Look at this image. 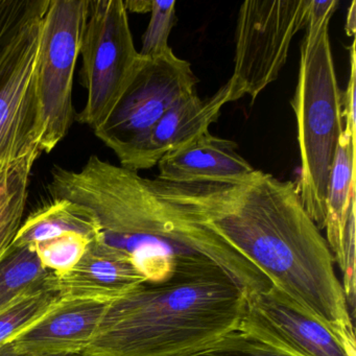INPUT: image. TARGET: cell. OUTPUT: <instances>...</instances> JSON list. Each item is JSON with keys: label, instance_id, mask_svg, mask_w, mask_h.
<instances>
[{"label": "cell", "instance_id": "1", "mask_svg": "<svg viewBox=\"0 0 356 356\" xmlns=\"http://www.w3.org/2000/svg\"><path fill=\"white\" fill-rule=\"evenodd\" d=\"M49 191L90 209L99 241L128 256L147 282L177 273L222 268L248 295L272 286L268 279L202 222L177 183L143 178L92 155L79 170H51Z\"/></svg>", "mask_w": 356, "mask_h": 356}, {"label": "cell", "instance_id": "2", "mask_svg": "<svg viewBox=\"0 0 356 356\" xmlns=\"http://www.w3.org/2000/svg\"><path fill=\"white\" fill-rule=\"evenodd\" d=\"M179 185L204 224L274 286L356 346L334 258L297 185L257 170L238 184Z\"/></svg>", "mask_w": 356, "mask_h": 356}, {"label": "cell", "instance_id": "3", "mask_svg": "<svg viewBox=\"0 0 356 356\" xmlns=\"http://www.w3.org/2000/svg\"><path fill=\"white\" fill-rule=\"evenodd\" d=\"M247 293L222 268L145 282L108 303L81 356H193L238 328Z\"/></svg>", "mask_w": 356, "mask_h": 356}, {"label": "cell", "instance_id": "4", "mask_svg": "<svg viewBox=\"0 0 356 356\" xmlns=\"http://www.w3.org/2000/svg\"><path fill=\"white\" fill-rule=\"evenodd\" d=\"M337 7V0H312L291 102L301 158L297 188L306 212L320 230L326 220L329 174L343 132L341 91L329 36V24Z\"/></svg>", "mask_w": 356, "mask_h": 356}, {"label": "cell", "instance_id": "5", "mask_svg": "<svg viewBox=\"0 0 356 356\" xmlns=\"http://www.w3.org/2000/svg\"><path fill=\"white\" fill-rule=\"evenodd\" d=\"M49 0H0V163L39 151L38 63Z\"/></svg>", "mask_w": 356, "mask_h": 356}, {"label": "cell", "instance_id": "6", "mask_svg": "<svg viewBox=\"0 0 356 356\" xmlns=\"http://www.w3.org/2000/svg\"><path fill=\"white\" fill-rule=\"evenodd\" d=\"M80 56L87 101L76 120L95 130L111 115L143 62L122 0H90Z\"/></svg>", "mask_w": 356, "mask_h": 356}, {"label": "cell", "instance_id": "7", "mask_svg": "<svg viewBox=\"0 0 356 356\" xmlns=\"http://www.w3.org/2000/svg\"><path fill=\"white\" fill-rule=\"evenodd\" d=\"M90 0H49L38 63L39 151L51 153L74 120L72 87Z\"/></svg>", "mask_w": 356, "mask_h": 356}, {"label": "cell", "instance_id": "8", "mask_svg": "<svg viewBox=\"0 0 356 356\" xmlns=\"http://www.w3.org/2000/svg\"><path fill=\"white\" fill-rule=\"evenodd\" d=\"M312 0H247L239 8L230 80L252 103L279 78L293 37L306 29Z\"/></svg>", "mask_w": 356, "mask_h": 356}, {"label": "cell", "instance_id": "9", "mask_svg": "<svg viewBox=\"0 0 356 356\" xmlns=\"http://www.w3.org/2000/svg\"><path fill=\"white\" fill-rule=\"evenodd\" d=\"M197 82L191 63L172 49L159 57L143 58L120 103L93 133L120 157L140 143L175 104L195 93Z\"/></svg>", "mask_w": 356, "mask_h": 356}, {"label": "cell", "instance_id": "10", "mask_svg": "<svg viewBox=\"0 0 356 356\" xmlns=\"http://www.w3.org/2000/svg\"><path fill=\"white\" fill-rule=\"evenodd\" d=\"M238 329L291 356H356L355 346L274 285L247 296Z\"/></svg>", "mask_w": 356, "mask_h": 356}, {"label": "cell", "instance_id": "11", "mask_svg": "<svg viewBox=\"0 0 356 356\" xmlns=\"http://www.w3.org/2000/svg\"><path fill=\"white\" fill-rule=\"evenodd\" d=\"M236 85L229 80L212 97L202 99L197 92L175 104L140 143L122 154L120 166L138 172L157 165L168 152L186 145L209 131L227 104L243 99Z\"/></svg>", "mask_w": 356, "mask_h": 356}, {"label": "cell", "instance_id": "12", "mask_svg": "<svg viewBox=\"0 0 356 356\" xmlns=\"http://www.w3.org/2000/svg\"><path fill=\"white\" fill-rule=\"evenodd\" d=\"M157 165L158 179L178 184H238L256 170L237 153L234 141L209 131L168 152Z\"/></svg>", "mask_w": 356, "mask_h": 356}, {"label": "cell", "instance_id": "13", "mask_svg": "<svg viewBox=\"0 0 356 356\" xmlns=\"http://www.w3.org/2000/svg\"><path fill=\"white\" fill-rule=\"evenodd\" d=\"M109 302L61 301L38 323L13 339L20 351L40 355H82L97 334Z\"/></svg>", "mask_w": 356, "mask_h": 356}, {"label": "cell", "instance_id": "14", "mask_svg": "<svg viewBox=\"0 0 356 356\" xmlns=\"http://www.w3.org/2000/svg\"><path fill=\"white\" fill-rule=\"evenodd\" d=\"M56 275L61 299L111 302L147 282L128 256L95 239L80 261Z\"/></svg>", "mask_w": 356, "mask_h": 356}, {"label": "cell", "instance_id": "15", "mask_svg": "<svg viewBox=\"0 0 356 356\" xmlns=\"http://www.w3.org/2000/svg\"><path fill=\"white\" fill-rule=\"evenodd\" d=\"M355 135L343 130L329 174L326 197V241L334 261L343 257V234L350 212L355 209Z\"/></svg>", "mask_w": 356, "mask_h": 356}, {"label": "cell", "instance_id": "16", "mask_svg": "<svg viewBox=\"0 0 356 356\" xmlns=\"http://www.w3.org/2000/svg\"><path fill=\"white\" fill-rule=\"evenodd\" d=\"M70 232L95 241L101 236V227L93 212L85 206L65 199L54 200L22 222L12 245L32 247Z\"/></svg>", "mask_w": 356, "mask_h": 356}, {"label": "cell", "instance_id": "17", "mask_svg": "<svg viewBox=\"0 0 356 356\" xmlns=\"http://www.w3.org/2000/svg\"><path fill=\"white\" fill-rule=\"evenodd\" d=\"M40 153L0 163V260L11 248L28 204L31 175Z\"/></svg>", "mask_w": 356, "mask_h": 356}, {"label": "cell", "instance_id": "18", "mask_svg": "<svg viewBox=\"0 0 356 356\" xmlns=\"http://www.w3.org/2000/svg\"><path fill=\"white\" fill-rule=\"evenodd\" d=\"M55 283V273L43 266L33 248L11 245L0 260V310L24 293Z\"/></svg>", "mask_w": 356, "mask_h": 356}, {"label": "cell", "instance_id": "19", "mask_svg": "<svg viewBox=\"0 0 356 356\" xmlns=\"http://www.w3.org/2000/svg\"><path fill=\"white\" fill-rule=\"evenodd\" d=\"M60 301L61 296L56 283L14 300L0 310V345L13 341L34 326Z\"/></svg>", "mask_w": 356, "mask_h": 356}, {"label": "cell", "instance_id": "20", "mask_svg": "<svg viewBox=\"0 0 356 356\" xmlns=\"http://www.w3.org/2000/svg\"><path fill=\"white\" fill-rule=\"evenodd\" d=\"M93 239L79 233H64L32 245L47 270L57 275L72 270L84 255Z\"/></svg>", "mask_w": 356, "mask_h": 356}, {"label": "cell", "instance_id": "21", "mask_svg": "<svg viewBox=\"0 0 356 356\" xmlns=\"http://www.w3.org/2000/svg\"><path fill=\"white\" fill-rule=\"evenodd\" d=\"M176 0H152L151 19L143 36L139 55L145 59L159 57L170 51L168 38L177 22Z\"/></svg>", "mask_w": 356, "mask_h": 356}, {"label": "cell", "instance_id": "22", "mask_svg": "<svg viewBox=\"0 0 356 356\" xmlns=\"http://www.w3.org/2000/svg\"><path fill=\"white\" fill-rule=\"evenodd\" d=\"M193 356H291L241 329H234Z\"/></svg>", "mask_w": 356, "mask_h": 356}, {"label": "cell", "instance_id": "23", "mask_svg": "<svg viewBox=\"0 0 356 356\" xmlns=\"http://www.w3.org/2000/svg\"><path fill=\"white\" fill-rule=\"evenodd\" d=\"M355 41L350 47V76L347 88L341 92L343 130L355 135V86H356Z\"/></svg>", "mask_w": 356, "mask_h": 356}, {"label": "cell", "instance_id": "24", "mask_svg": "<svg viewBox=\"0 0 356 356\" xmlns=\"http://www.w3.org/2000/svg\"><path fill=\"white\" fill-rule=\"evenodd\" d=\"M127 11L133 13H147L151 12L152 0H131L124 1Z\"/></svg>", "mask_w": 356, "mask_h": 356}, {"label": "cell", "instance_id": "25", "mask_svg": "<svg viewBox=\"0 0 356 356\" xmlns=\"http://www.w3.org/2000/svg\"><path fill=\"white\" fill-rule=\"evenodd\" d=\"M0 356H66V355H40V354L29 353V352L20 351L14 346L13 341L0 345Z\"/></svg>", "mask_w": 356, "mask_h": 356}, {"label": "cell", "instance_id": "26", "mask_svg": "<svg viewBox=\"0 0 356 356\" xmlns=\"http://www.w3.org/2000/svg\"><path fill=\"white\" fill-rule=\"evenodd\" d=\"M355 6L356 3L353 1L351 3V7L349 8V12H348L347 22H346V34H347V36H354V34H355Z\"/></svg>", "mask_w": 356, "mask_h": 356}]
</instances>
